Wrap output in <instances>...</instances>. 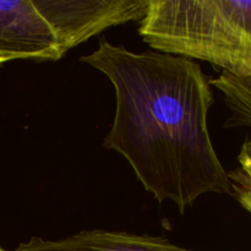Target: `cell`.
<instances>
[{
    "mask_svg": "<svg viewBox=\"0 0 251 251\" xmlns=\"http://www.w3.org/2000/svg\"><path fill=\"white\" fill-rule=\"evenodd\" d=\"M80 61L104 74L115 91L103 147L125 157L158 203L172 201L184 215L203 194L230 195L208 132L212 87L196 61L152 49L134 53L105 39Z\"/></svg>",
    "mask_w": 251,
    "mask_h": 251,
    "instance_id": "1",
    "label": "cell"
},
{
    "mask_svg": "<svg viewBox=\"0 0 251 251\" xmlns=\"http://www.w3.org/2000/svg\"><path fill=\"white\" fill-rule=\"evenodd\" d=\"M139 34L152 50L251 78V0H149Z\"/></svg>",
    "mask_w": 251,
    "mask_h": 251,
    "instance_id": "2",
    "label": "cell"
},
{
    "mask_svg": "<svg viewBox=\"0 0 251 251\" xmlns=\"http://www.w3.org/2000/svg\"><path fill=\"white\" fill-rule=\"evenodd\" d=\"M146 0H0V54L58 61L113 26L141 21Z\"/></svg>",
    "mask_w": 251,
    "mask_h": 251,
    "instance_id": "3",
    "label": "cell"
},
{
    "mask_svg": "<svg viewBox=\"0 0 251 251\" xmlns=\"http://www.w3.org/2000/svg\"><path fill=\"white\" fill-rule=\"evenodd\" d=\"M12 251H194L178 247L158 235L93 229L60 240L32 237Z\"/></svg>",
    "mask_w": 251,
    "mask_h": 251,
    "instance_id": "4",
    "label": "cell"
},
{
    "mask_svg": "<svg viewBox=\"0 0 251 251\" xmlns=\"http://www.w3.org/2000/svg\"><path fill=\"white\" fill-rule=\"evenodd\" d=\"M210 85L222 93L223 102L229 112L225 127L251 130V78L222 73L218 77L211 78ZM244 142L251 147V135Z\"/></svg>",
    "mask_w": 251,
    "mask_h": 251,
    "instance_id": "5",
    "label": "cell"
},
{
    "mask_svg": "<svg viewBox=\"0 0 251 251\" xmlns=\"http://www.w3.org/2000/svg\"><path fill=\"white\" fill-rule=\"evenodd\" d=\"M238 166L228 173L230 195L251 215V147L242 145L237 157Z\"/></svg>",
    "mask_w": 251,
    "mask_h": 251,
    "instance_id": "6",
    "label": "cell"
},
{
    "mask_svg": "<svg viewBox=\"0 0 251 251\" xmlns=\"http://www.w3.org/2000/svg\"><path fill=\"white\" fill-rule=\"evenodd\" d=\"M11 60H19V59H17L16 56H12V55H1V54H0V66L4 65V64L7 63V61H11Z\"/></svg>",
    "mask_w": 251,
    "mask_h": 251,
    "instance_id": "7",
    "label": "cell"
},
{
    "mask_svg": "<svg viewBox=\"0 0 251 251\" xmlns=\"http://www.w3.org/2000/svg\"><path fill=\"white\" fill-rule=\"evenodd\" d=\"M0 251H5L4 249H2V247H1V245H0Z\"/></svg>",
    "mask_w": 251,
    "mask_h": 251,
    "instance_id": "8",
    "label": "cell"
}]
</instances>
